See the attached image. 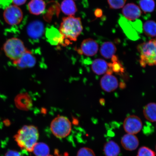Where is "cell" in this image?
Here are the masks:
<instances>
[{"label": "cell", "instance_id": "6da1fadb", "mask_svg": "<svg viewBox=\"0 0 156 156\" xmlns=\"http://www.w3.org/2000/svg\"><path fill=\"white\" fill-rule=\"evenodd\" d=\"M83 30L81 19L73 16L64 17L59 31L63 38L62 45L66 46L75 41Z\"/></svg>", "mask_w": 156, "mask_h": 156}, {"label": "cell", "instance_id": "7a4b0ae2", "mask_svg": "<svg viewBox=\"0 0 156 156\" xmlns=\"http://www.w3.org/2000/svg\"><path fill=\"white\" fill-rule=\"evenodd\" d=\"M39 136L38 128L33 125H25L20 129L14 136V139L21 149L32 152L37 143Z\"/></svg>", "mask_w": 156, "mask_h": 156}, {"label": "cell", "instance_id": "3957f363", "mask_svg": "<svg viewBox=\"0 0 156 156\" xmlns=\"http://www.w3.org/2000/svg\"><path fill=\"white\" fill-rule=\"evenodd\" d=\"M137 48L140 54V62L142 67L156 66V38L138 45Z\"/></svg>", "mask_w": 156, "mask_h": 156}, {"label": "cell", "instance_id": "277c9868", "mask_svg": "<svg viewBox=\"0 0 156 156\" xmlns=\"http://www.w3.org/2000/svg\"><path fill=\"white\" fill-rule=\"evenodd\" d=\"M27 50L22 41L16 38L8 39L3 46L5 55L13 62L18 60Z\"/></svg>", "mask_w": 156, "mask_h": 156}, {"label": "cell", "instance_id": "5b68a950", "mask_svg": "<svg viewBox=\"0 0 156 156\" xmlns=\"http://www.w3.org/2000/svg\"><path fill=\"white\" fill-rule=\"evenodd\" d=\"M50 129L56 137L63 138L67 137L71 133L72 124L67 117L58 116L52 120Z\"/></svg>", "mask_w": 156, "mask_h": 156}, {"label": "cell", "instance_id": "8992f818", "mask_svg": "<svg viewBox=\"0 0 156 156\" xmlns=\"http://www.w3.org/2000/svg\"><path fill=\"white\" fill-rule=\"evenodd\" d=\"M3 16L5 22L11 25L19 24L23 17L21 9L17 6L13 5H9L5 8Z\"/></svg>", "mask_w": 156, "mask_h": 156}, {"label": "cell", "instance_id": "52a82bcc", "mask_svg": "<svg viewBox=\"0 0 156 156\" xmlns=\"http://www.w3.org/2000/svg\"><path fill=\"white\" fill-rule=\"evenodd\" d=\"M123 127L127 133L135 135L142 129V121L139 117L134 115L128 116L124 121Z\"/></svg>", "mask_w": 156, "mask_h": 156}, {"label": "cell", "instance_id": "ba28073f", "mask_svg": "<svg viewBox=\"0 0 156 156\" xmlns=\"http://www.w3.org/2000/svg\"><path fill=\"white\" fill-rule=\"evenodd\" d=\"M98 48V45L95 41L92 39L87 38L82 42L80 48L78 49V52L81 55L92 56L97 53Z\"/></svg>", "mask_w": 156, "mask_h": 156}, {"label": "cell", "instance_id": "9c48e42d", "mask_svg": "<svg viewBox=\"0 0 156 156\" xmlns=\"http://www.w3.org/2000/svg\"><path fill=\"white\" fill-rule=\"evenodd\" d=\"M27 32L29 37L33 40H38L44 34V24L40 21H33L27 26Z\"/></svg>", "mask_w": 156, "mask_h": 156}, {"label": "cell", "instance_id": "30bf717a", "mask_svg": "<svg viewBox=\"0 0 156 156\" xmlns=\"http://www.w3.org/2000/svg\"><path fill=\"white\" fill-rule=\"evenodd\" d=\"M13 63L18 69H22L34 67L36 63V59L32 52L27 50L18 60Z\"/></svg>", "mask_w": 156, "mask_h": 156}, {"label": "cell", "instance_id": "8fae6325", "mask_svg": "<svg viewBox=\"0 0 156 156\" xmlns=\"http://www.w3.org/2000/svg\"><path fill=\"white\" fill-rule=\"evenodd\" d=\"M100 85L103 90L111 92L118 87V81L116 77L112 74L106 73L101 78Z\"/></svg>", "mask_w": 156, "mask_h": 156}, {"label": "cell", "instance_id": "7c38bea8", "mask_svg": "<svg viewBox=\"0 0 156 156\" xmlns=\"http://www.w3.org/2000/svg\"><path fill=\"white\" fill-rule=\"evenodd\" d=\"M122 13L124 16L129 20H134L141 16V11L140 7L135 4L128 3L123 7Z\"/></svg>", "mask_w": 156, "mask_h": 156}, {"label": "cell", "instance_id": "4fadbf2b", "mask_svg": "<svg viewBox=\"0 0 156 156\" xmlns=\"http://www.w3.org/2000/svg\"><path fill=\"white\" fill-rule=\"evenodd\" d=\"M122 147L126 151H135L139 145L138 138L134 134H126L122 136L121 141Z\"/></svg>", "mask_w": 156, "mask_h": 156}, {"label": "cell", "instance_id": "5bb4252c", "mask_svg": "<svg viewBox=\"0 0 156 156\" xmlns=\"http://www.w3.org/2000/svg\"><path fill=\"white\" fill-rule=\"evenodd\" d=\"M46 36L49 43L52 45L62 44L63 38L59 30L52 27L46 29Z\"/></svg>", "mask_w": 156, "mask_h": 156}, {"label": "cell", "instance_id": "9a60e30c", "mask_svg": "<svg viewBox=\"0 0 156 156\" xmlns=\"http://www.w3.org/2000/svg\"><path fill=\"white\" fill-rule=\"evenodd\" d=\"M15 101L16 107L21 110H28L32 107V99L27 93L20 94L16 97Z\"/></svg>", "mask_w": 156, "mask_h": 156}, {"label": "cell", "instance_id": "2e32d148", "mask_svg": "<svg viewBox=\"0 0 156 156\" xmlns=\"http://www.w3.org/2000/svg\"><path fill=\"white\" fill-rule=\"evenodd\" d=\"M91 68L94 73L98 75L107 73L110 69L109 63L101 58H97L94 60Z\"/></svg>", "mask_w": 156, "mask_h": 156}, {"label": "cell", "instance_id": "e0dca14e", "mask_svg": "<svg viewBox=\"0 0 156 156\" xmlns=\"http://www.w3.org/2000/svg\"><path fill=\"white\" fill-rule=\"evenodd\" d=\"M28 7L31 14L38 15L44 12L46 4L44 0H31L28 4Z\"/></svg>", "mask_w": 156, "mask_h": 156}, {"label": "cell", "instance_id": "ac0fdd59", "mask_svg": "<svg viewBox=\"0 0 156 156\" xmlns=\"http://www.w3.org/2000/svg\"><path fill=\"white\" fill-rule=\"evenodd\" d=\"M116 48L115 46L110 42H105L101 46L100 53L103 57L109 59L112 58L116 53Z\"/></svg>", "mask_w": 156, "mask_h": 156}, {"label": "cell", "instance_id": "d6986e66", "mask_svg": "<svg viewBox=\"0 0 156 156\" xmlns=\"http://www.w3.org/2000/svg\"><path fill=\"white\" fill-rule=\"evenodd\" d=\"M120 146L113 141L107 142L104 146V154L106 156H118L120 153Z\"/></svg>", "mask_w": 156, "mask_h": 156}, {"label": "cell", "instance_id": "ffe728a7", "mask_svg": "<svg viewBox=\"0 0 156 156\" xmlns=\"http://www.w3.org/2000/svg\"><path fill=\"white\" fill-rule=\"evenodd\" d=\"M61 9L64 14L73 16L77 11L76 6L73 0H64L61 5Z\"/></svg>", "mask_w": 156, "mask_h": 156}, {"label": "cell", "instance_id": "44dd1931", "mask_svg": "<svg viewBox=\"0 0 156 156\" xmlns=\"http://www.w3.org/2000/svg\"><path fill=\"white\" fill-rule=\"evenodd\" d=\"M144 116L150 122H156V103H150L146 105L143 110Z\"/></svg>", "mask_w": 156, "mask_h": 156}, {"label": "cell", "instance_id": "7402d4cb", "mask_svg": "<svg viewBox=\"0 0 156 156\" xmlns=\"http://www.w3.org/2000/svg\"><path fill=\"white\" fill-rule=\"evenodd\" d=\"M32 152L36 156H48L49 155L50 149L47 144L37 142L34 146Z\"/></svg>", "mask_w": 156, "mask_h": 156}, {"label": "cell", "instance_id": "603a6c76", "mask_svg": "<svg viewBox=\"0 0 156 156\" xmlns=\"http://www.w3.org/2000/svg\"><path fill=\"white\" fill-rule=\"evenodd\" d=\"M144 33L151 37L156 36V23L153 20L146 21L144 25Z\"/></svg>", "mask_w": 156, "mask_h": 156}, {"label": "cell", "instance_id": "cb8c5ba5", "mask_svg": "<svg viewBox=\"0 0 156 156\" xmlns=\"http://www.w3.org/2000/svg\"><path fill=\"white\" fill-rule=\"evenodd\" d=\"M140 7L144 12H151L155 8V2L154 0H140Z\"/></svg>", "mask_w": 156, "mask_h": 156}, {"label": "cell", "instance_id": "d4e9b609", "mask_svg": "<svg viewBox=\"0 0 156 156\" xmlns=\"http://www.w3.org/2000/svg\"><path fill=\"white\" fill-rule=\"evenodd\" d=\"M155 151L146 146H142L138 150L137 156H156Z\"/></svg>", "mask_w": 156, "mask_h": 156}, {"label": "cell", "instance_id": "484cf974", "mask_svg": "<svg viewBox=\"0 0 156 156\" xmlns=\"http://www.w3.org/2000/svg\"><path fill=\"white\" fill-rule=\"evenodd\" d=\"M126 0H107L110 8L118 9L124 7Z\"/></svg>", "mask_w": 156, "mask_h": 156}, {"label": "cell", "instance_id": "4316f807", "mask_svg": "<svg viewBox=\"0 0 156 156\" xmlns=\"http://www.w3.org/2000/svg\"><path fill=\"white\" fill-rule=\"evenodd\" d=\"M77 156H96L92 149L88 147H83L79 150Z\"/></svg>", "mask_w": 156, "mask_h": 156}, {"label": "cell", "instance_id": "83f0119b", "mask_svg": "<svg viewBox=\"0 0 156 156\" xmlns=\"http://www.w3.org/2000/svg\"><path fill=\"white\" fill-rule=\"evenodd\" d=\"M112 62V63H109V66L112 71L119 73L123 70L122 64L119 62L118 60Z\"/></svg>", "mask_w": 156, "mask_h": 156}, {"label": "cell", "instance_id": "f1b7e54d", "mask_svg": "<svg viewBox=\"0 0 156 156\" xmlns=\"http://www.w3.org/2000/svg\"><path fill=\"white\" fill-rule=\"evenodd\" d=\"M5 156H21L19 152L15 151L10 150L5 153Z\"/></svg>", "mask_w": 156, "mask_h": 156}, {"label": "cell", "instance_id": "f546056e", "mask_svg": "<svg viewBox=\"0 0 156 156\" xmlns=\"http://www.w3.org/2000/svg\"><path fill=\"white\" fill-rule=\"evenodd\" d=\"M27 1V0H12L13 5L17 6L24 4Z\"/></svg>", "mask_w": 156, "mask_h": 156}, {"label": "cell", "instance_id": "4dcf8cb0", "mask_svg": "<svg viewBox=\"0 0 156 156\" xmlns=\"http://www.w3.org/2000/svg\"><path fill=\"white\" fill-rule=\"evenodd\" d=\"M96 12V16L98 17H100L101 16V15H102V12L101 9H98L95 12Z\"/></svg>", "mask_w": 156, "mask_h": 156}, {"label": "cell", "instance_id": "1f68e13d", "mask_svg": "<svg viewBox=\"0 0 156 156\" xmlns=\"http://www.w3.org/2000/svg\"><path fill=\"white\" fill-rule=\"evenodd\" d=\"M48 156H52V155H48Z\"/></svg>", "mask_w": 156, "mask_h": 156}, {"label": "cell", "instance_id": "d6a6232c", "mask_svg": "<svg viewBox=\"0 0 156 156\" xmlns=\"http://www.w3.org/2000/svg\"></svg>", "mask_w": 156, "mask_h": 156}]
</instances>
